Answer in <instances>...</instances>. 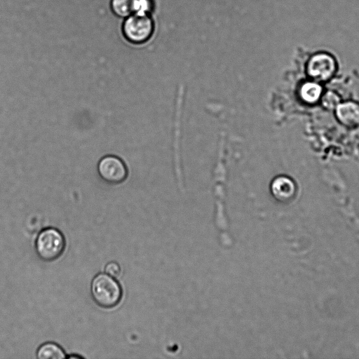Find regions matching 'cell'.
Listing matches in <instances>:
<instances>
[{"label":"cell","instance_id":"cell-1","mask_svg":"<svg viewBox=\"0 0 359 359\" xmlns=\"http://www.w3.org/2000/svg\"><path fill=\"white\" fill-rule=\"evenodd\" d=\"M90 295L98 306L106 309H112L121 302L123 290L116 278L106 273H99L91 281Z\"/></svg>","mask_w":359,"mask_h":359},{"label":"cell","instance_id":"cell-2","mask_svg":"<svg viewBox=\"0 0 359 359\" xmlns=\"http://www.w3.org/2000/svg\"><path fill=\"white\" fill-rule=\"evenodd\" d=\"M66 248V240L60 230L55 227L42 229L36 238L34 249L37 257L43 262L58 259Z\"/></svg>","mask_w":359,"mask_h":359},{"label":"cell","instance_id":"cell-3","mask_svg":"<svg viewBox=\"0 0 359 359\" xmlns=\"http://www.w3.org/2000/svg\"><path fill=\"white\" fill-rule=\"evenodd\" d=\"M338 69L335 57L327 52L313 54L306 64V73L309 79L320 83L330 81Z\"/></svg>","mask_w":359,"mask_h":359},{"label":"cell","instance_id":"cell-4","mask_svg":"<svg viewBox=\"0 0 359 359\" xmlns=\"http://www.w3.org/2000/svg\"><path fill=\"white\" fill-rule=\"evenodd\" d=\"M122 29L124 36L129 42L141 44L151 38L154 24L149 14L133 13L126 18Z\"/></svg>","mask_w":359,"mask_h":359},{"label":"cell","instance_id":"cell-5","mask_svg":"<svg viewBox=\"0 0 359 359\" xmlns=\"http://www.w3.org/2000/svg\"><path fill=\"white\" fill-rule=\"evenodd\" d=\"M97 170L105 182L113 184L122 183L128 176L126 164L121 158L114 156L103 157L98 163Z\"/></svg>","mask_w":359,"mask_h":359},{"label":"cell","instance_id":"cell-6","mask_svg":"<svg viewBox=\"0 0 359 359\" xmlns=\"http://www.w3.org/2000/svg\"><path fill=\"white\" fill-rule=\"evenodd\" d=\"M334 111L336 119L343 126L348 128L359 126V103L352 100L341 102Z\"/></svg>","mask_w":359,"mask_h":359},{"label":"cell","instance_id":"cell-7","mask_svg":"<svg viewBox=\"0 0 359 359\" xmlns=\"http://www.w3.org/2000/svg\"><path fill=\"white\" fill-rule=\"evenodd\" d=\"M271 189L276 198L285 202L292 200L295 196L297 186L290 177L280 175L272 181Z\"/></svg>","mask_w":359,"mask_h":359},{"label":"cell","instance_id":"cell-8","mask_svg":"<svg viewBox=\"0 0 359 359\" xmlns=\"http://www.w3.org/2000/svg\"><path fill=\"white\" fill-rule=\"evenodd\" d=\"M323 92L320 83L309 79L301 84L298 94L303 103L307 105H315L320 102Z\"/></svg>","mask_w":359,"mask_h":359},{"label":"cell","instance_id":"cell-9","mask_svg":"<svg viewBox=\"0 0 359 359\" xmlns=\"http://www.w3.org/2000/svg\"><path fill=\"white\" fill-rule=\"evenodd\" d=\"M39 359H63L66 358V353L57 344L46 342L41 344L36 351Z\"/></svg>","mask_w":359,"mask_h":359},{"label":"cell","instance_id":"cell-10","mask_svg":"<svg viewBox=\"0 0 359 359\" xmlns=\"http://www.w3.org/2000/svg\"><path fill=\"white\" fill-rule=\"evenodd\" d=\"M137 0H111V8L118 17L127 18L136 11Z\"/></svg>","mask_w":359,"mask_h":359},{"label":"cell","instance_id":"cell-11","mask_svg":"<svg viewBox=\"0 0 359 359\" xmlns=\"http://www.w3.org/2000/svg\"><path fill=\"white\" fill-rule=\"evenodd\" d=\"M341 102L339 95L332 90L323 92L320 103L323 109L327 111H334Z\"/></svg>","mask_w":359,"mask_h":359},{"label":"cell","instance_id":"cell-12","mask_svg":"<svg viewBox=\"0 0 359 359\" xmlns=\"http://www.w3.org/2000/svg\"><path fill=\"white\" fill-rule=\"evenodd\" d=\"M105 273L108 275L117 278L120 276L121 273V268L118 263L116 262L112 261L108 262L104 267Z\"/></svg>","mask_w":359,"mask_h":359},{"label":"cell","instance_id":"cell-13","mask_svg":"<svg viewBox=\"0 0 359 359\" xmlns=\"http://www.w3.org/2000/svg\"><path fill=\"white\" fill-rule=\"evenodd\" d=\"M153 6L151 0H137L136 11L135 13L149 14Z\"/></svg>","mask_w":359,"mask_h":359},{"label":"cell","instance_id":"cell-14","mask_svg":"<svg viewBox=\"0 0 359 359\" xmlns=\"http://www.w3.org/2000/svg\"><path fill=\"white\" fill-rule=\"evenodd\" d=\"M66 358L71 359V358H81L83 357L79 355H71L67 356Z\"/></svg>","mask_w":359,"mask_h":359}]
</instances>
